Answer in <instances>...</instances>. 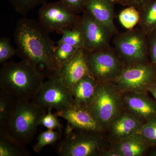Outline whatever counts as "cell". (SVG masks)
<instances>
[{
  "label": "cell",
  "mask_w": 156,
  "mask_h": 156,
  "mask_svg": "<svg viewBox=\"0 0 156 156\" xmlns=\"http://www.w3.org/2000/svg\"><path fill=\"white\" fill-rule=\"evenodd\" d=\"M49 33L40 22L24 17L17 21L14 34L16 54L48 78L58 73L54 57L56 47Z\"/></svg>",
  "instance_id": "cell-1"
},
{
  "label": "cell",
  "mask_w": 156,
  "mask_h": 156,
  "mask_svg": "<svg viewBox=\"0 0 156 156\" xmlns=\"http://www.w3.org/2000/svg\"><path fill=\"white\" fill-rule=\"evenodd\" d=\"M0 69V88L20 100H31L44 84L45 76L28 62H9Z\"/></svg>",
  "instance_id": "cell-2"
},
{
  "label": "cell",
  "mask_w": 156,
  "mask_h": 156,
  "mask_svg": "<svg viewBox=\"0 0 156 156\" xmlns=\"http://www.w3.org/2000/svg\"><path fill=\"white\" fill-rule=\"evenodd\" d=\"M46 109L32 100L17 99L14 113L0 134L20 145L25 146L32 141Z\"/></svg>",
  "instance_id": "cell-3"
},
{
  "label": "cell",
  "mask_w": 156,
  "mask_h": 156,
  "mask_svg": "<svg viewBox=\"0 0 156 156\" xmlns=\"http://www.w3.org/2000/svg\"><path fill=\"white\" fill-rule=\"evenodd\" d=\"M99 133L73 128L68 124L57 146V153L62 156H102L104 144Z\"/></svg>",
  "instance_id": "cell-4"
},
{
  "label": "cell",
  "mask_w": 156,
  "mask_h": 156,
  "mask_svg": "<svg viewBox=\"0 0 156 156\" xmlns=\"http://www.w3.org/2000/svg\"><path fill=\"white\" fill-rule=\"evenodd\" d=\"M121 94L112 82H98L95 93L87 108L102 129L108 127L122 112Z\"/></svg>",
  "instance_id": "cell-5"
},
{
  "label": "cell",
  "mask_w": 156,
  "mask_h": 156,
  "mask_svg": "<svg viewBox=\"0 0 156 156\" xmlns=\"http://www.w3.org/2000/svg\"><path fill=\"white\" fill-rule=\"evenodd\" d=\"M115 36L114 49L125 66L148 62L147 36L139 27Z\"/></svg>",
  "instance_id": "cell-6"
},
{
  "label": "cell",
  "mask_w": 156,
  "mask_h": 156,
  "mask_svg": "<svg viewBox=\"0 0 156 156\" xmlns=\"http://www.w3.org/2000/svg\"><path fill=\"white\" fill-rule=\"evenodd\" d=\"M86 58L90 74L97 82H115L126 67L110 47L92 52L86 50Z\"/></svg>",
  "instance_id": "cell-7"
},
{
  "label": "cell",
  "mask_w": 156,
  "mask_h": 156,
  "mask_svg": "<svg viewBox=\"0 0 156 156\" xmlns=\"http://www.w3.org/2000/svg\"><path fill=\"white\" fill-rule=\"evenodd\" d=\"M114 82L120 94L145 92L156 83V70L149 62L126 66Z\"/></svg>",
  "instance_id": "cell-8"
},
{
  "label": "cell",
  "mask_w": 156,
  "mask_h": 156,
  "mask_svg": "<svg viewBox=\"0 0 156 156\" xmlns=\"http://www.w3.org/2000/svg\"><path fill=\"white\" fill-rule=\"evenodd\" d=\"M32 100L47 111L54 108L56 112L61 111L74 105L70 90L58 76L48 78Z\"/></svg>",
  "instance_id": "cell-9"
},
{
  "label": "cell",
  "mask_w": 156,
  "mask_h": 156,
  "mask_svg": "<svg viewBox=\"0 0 156 156\" xmlns=\"http://www.w3.org/2000/svg\"><path fill=\"white\" fill-rule=\"evenodd\" d=\"M39 22L49 32L62 33L74 27L80 16L61 1L46 3L39 10Z\"/></svg>",
  "instance_id": "cell-10"
},
{
  "label": "cell",
  "mask_w": 156,
  "mask_h": 156,
  "mask_svg": "<svg viewBox=\"0 0 156 156\" xmlns=\"http://www.w3.org/2000/svg\"><path fill=\"white\" fill-rule=\"evenodd\" d=\"M76 26L82 33L84 48L87 52H94L110 47V42L114 35L86 10L80 16Z\"/></svg>",
  "instance_id": "cell-11"
},
{
  "label": "cell",
  "mask_w": 156,
  "mask_h": 156,
  "mask_svg": "<svg viewBox=\"0 0 156 156\" xmlns=\"http://www.w3.org/2000/svg\"><path fill=\"white\" fill-rule=\"evenodd\" d=\"M123 108L141 122L156 116V103L145 92L121 93Z\"/></svg>",
  "instance_id": "cell-12"
},
{
  "label": "cell",
  "mask_w": 156,
  "mask_h": 156,
  "mask_svg": "<svg viewBox=\"0 0 156 156\" xmlns=\"http://www.w3.org/2000/svg\"><path fill=\"white\" fill-rule=\"evenodd\" d=\"M90 74L84 48L79 49L72 58L62 64L58 73V77L70 90L82 78Z\"/></svg>",
  "instance_id": "cell-13"
},
{
  "label": "cell",
  "mask_w": 156,
  "mask_h": 156,
  "mask_svg": "<svg viewBox=\"0 0 156 156\" xmlns=\"http://www.w3.org/2000/svg\"><path fill=\"white\" fill-rule=\"evenodd\" d=\"M55 115L65 119L73 128L98 132L103 130L87 108L74 105L64 110L56 112Z\"/></svg>",
  "instance_id": "cell-14"
},
{
  "label": "cell",
  "mask_w": 156,
  "mask_h": 156,
  "mask_svg": "<svg viewBox=\"0 0 156 156\" xmlns=\"http://www.w3.org/2000/svg\"><path fill=\"white\" fill-rule=\"evenodd\" d=\"M112 0H86L84 10L104 26L114 36L118 33L114 23L115 5Z\"/></svg>",
  "instance_id": "cell-15"
},
{
  "label": "cell",
  "mask_w": 156,
  "mask_h": 156,
  "mask_svg": "<svg viewBox=\"0 0 156 156\" xmlns=\"http://www.w3.org/2000/svg\"><path fill=\"white\" fill-rule=\"evenodd\" d=\"M143 124L127 112H121L109 125L110 134L115 141L136 134Z\"/></svg>",
  "instance_id": "cell-16"
},
{
  "label": "cell",
  "mask_w": 156,
  "mask_h": 156,
  "mask_svg": "<svg viewBox=\"0 0 156 156\" xmlns=\"http://www.w3.org/2000/svg\"><path fill=\"white\" fill-rule=\"evenodd\" d=\"M98 82L91 74L86 76L71 89L74 105L88 107L94 95Z\"/></svg>",
  "instance_id": "cell-17"
},
{
  "label": "cell",
  "mask_w": 156,
  "mask_h": 156,
  "mask_svg": "<svg viewBox=\"0 0 156 156\" xmlns=\"http://www.w3.org/2000/svg\"><path fill=\"white\" fill-rule=\"evenodd\" d=\"M150 147L141 135L135 134L116 141L113 149L121 156H141Z\"/></svg>",
  "instance_id": "cell-18"
},
{
  "label": "cell",
  "mask_w": 156,
  "mask_h": 156,
  "mask_svg": "<svg viewBox=\"0 0 156 156\" xmlns=\"http://www.w3.org/2000/svg\"><path fill=\"white\" fill-rule=\"evenodd\" d=\"M138 9V27L147 35L156 33V0H149Z\"/></svg>",
  "instance_id": "cell-19"
},
{
  "label": "cell",
  "mask_w": 156,
  "mask_h": 156,
  "mask_svg": "<svg viewBox=\"0 0 156 156\" xmlns=\"http://www.w3.org/2000/svg\"><path fill=\"white\" fill-rule=\"evenodd\" d=\"M17 99L0 88V131L2 130L10 121Z\"/></svg>",
  "instance_id": "cell-20"
},
{
  "label": "cell",
  "mask_w": 156,
  "mask_h": 156,
  "mask_svg": "<svg viewBox=\"0 0 156 156\" xmlns=\"http://www.w3.org/2000/svg\"><path fill=\"white\" fill-rule=\"evenodd\" d=\"M28 155L29 153L25 146L17 144L0 134V156Z\"/></svg>",
  "instance_id": "cell-21"
},
{
  "label": "cell",
  "mask_w": 156,
  "mask_h": 156,
  "mask_svg": "<svg viewBox=\"0 0 156 156\" xmlns=\"http://www.w3.org/2000/svg\"><path fill=\"white\" fill-rule=\"evenodd\" d=\"M62 37L56 44H65L79 48H84L83 39L80 30L76 25L73 28L62 32Z\"/></svg>",
  "instance_id": "cell-22"
},
{
  "label": "cell",
  "mask_w": 156,
  "mask_h": 156,
  "mask_svg": "<svg viewBox=\"0 0 156 156\" xmlns=\"http://www.w3.org/2000/svg\"><path fill=\"white\" fill-rule=\"evenodd\" d=\"M62 132L60 130L55 131L48 129L39 134L37 142L34 146V151L40 153L46 146L51 145L62 139Z\"/></svg>",
  "instance_id": "cell-23"
},
{
  "label": "cell",
  "mask_w": 156,
  "mask_h": 156,
  "mask_svg": "<svg viewBox=\"0 0 156 156\" xmlns=\"http://www.w3.org/2000/svg\"><path fill=\"white\" fill-rule=\"evenodd\" d=\"M79 49V48L67 44H57L54 52V57L58 71L61 66L72 58Z\"/></svg>",
  "instance_id": "cell-24"
},
{
  "label": "cell",
  "mask_w": 156,
  "mask_h": 156,
  "mask_svg": "<svg viewBox=\"0 0 156 156\" xmlns=\"http://www.w3.org/2000/svg\"><path fill=\"white\" fill-rule=\"evenodd\" d=\"M120 23L125 28L132 29L138 25L140 14L138 9L132 6H128L120 12L119 15Z\"/></svg>",
  "instance_id": "cell-25"
},
{
  "label": "cell",
  "mask_w": 156,
  "mask_h": 156,
  "mask_svg": "<svg viewBox=\"0 0 156 156\" xmlns=\"http://www.w3.org/2000/svg\"><path fill=\"white\" fill-rule=\"evenodd\" d=\"M150 146H156V116L142 124L138 132Z\"/></svg>",
  "instance_id": "cell-26"
},
{
  "label": "cell",
  "mask_w": 156,
  "mask_h": 156,
  "mask_svg": "<svg viewBox=\"0 0 156 156\" xmlns=\"http://www.w3.org/2000/svg\"><path fill=\"white\" fill-rule=\"evenodd\" d=\"M48 0H9L14 10L19 14L25 15L35 8L44 5Z\"/></svg>",
  "instance_id": "cell-27"
},
{
  "label": "cell",
  "mask_w": 156,
  "mask_h": 156,
  "mask_svg": "<svg viewBox=\"0 0 156 156\" xmlns=\"http://www.w3.org/2000/svg\"><path fill=\"white\" fill-rule=\"evenodd\" d=\"M16 54V50L11 45L10 39L7 37L0 39V63L4 64Z\"/></svg>",
  "instance_id": "cell-28"
},
{
  "label": "cell",
  "mask_w": 156,
  "mask_h": 156,
  "mask_svg": "<svg viewBox=\"0 0 156 156\" xmlns=\"http://www.w3.org/2000/svg\"><path fill=\"white\" fill-rule=\"evenodd\" d=\"M57 117L51 112V110H49L42 118L41 125L49 130L57 129L61 131L62 126Z\"/></svg>",
  "instance_id": "cell-29"
},
{
  "label": "cell",
  "mask_w": 156,
  "mask_h": 156,
  "mask_svg": "<svg viewBox=\"0 0 156 156\" xmlns=\"http://www.w3.org/2000/svg\"><path fill=\"white\" fill-rule=\"evenodd\" d=\"M147 41L149 56L156 70V33L148 36Z\"/></svg>",
  "instance_id": "cell-30"
},
{
  "label": "cell",
  "mask_w": 156,
  "mask_h": 156,
  "mask_svg": "<svg viewBox=\"0 0 156 156\" xmlns=\"http://www.w3.org/2000/svg\"><path fill=\"white\" fill-rule=\"evenodd\" d=\"M70 9L77 13L84 11L86 0H60Z\"/></svg>",
  "instance_id": "cell-31"
},
{
  "label": "cell",
  "mask_w": 156,
  "mask_h": 156,
  "mask_svg": "<svg viewBox=\"0 0 156 156\" xmlns=\"http://www.w3.org/2000/svg\"><path fill=\"white\" fill-rule=\"evenodd\" d=\"M149 0H122V5L124 6H132L138 9Z\"/></svg>",
  "instance_id": "cell-32"
},
{
  "label": "cell",
  "mask_w": 156,
  "mask_h": 156,
  "mask_svg": "<svg viewBox=\"0 0 156 156\" xmlns=\"http://www.w3.org/2000/svg\"><path fill=\"white\" fill-rule=\"evenodd\" d=\"M102 156H121L119 154L115 151L113 149L109 150L108 151H104L102 154Z\"/></svg>",
  "instance_id": "cell-33"
},
{
  "label": "cell",
  "mask_w": 156,
  "mask_h": 156,
  "mask_svg": "<svg viewBox=\"0 0 156 156\" xmlns=\"http://www.w3.org/2000/svg\"><path fill=\"white\" fill-rule=\"evenodd\" d=\"M148 91L153 95L156 100V83L150 87L148 89Z\"/></svg>",
  "instance_id": "cell-34"
},
{
  "label": "cell",
  "mask_w": 156,
  "mask_h": 156,
  "mask_svg": "<svg viewBox=\"0 0 156 156\" xmlns=\"http://www.w3.org/2000/svg\"><path fill=\"white\" fill-rule=\"evenodd\" d=\"M113 2H114L115 4H120L122 5V0H112Z\"/></svg>",
  "instance_id": "cell-35"
},
{
  "label": "cell",
  "mask_w": 156,
  "mask_h": 156,
  "mask_svg": "<svg viewBox=\"0 0 156 156\" xmlns=\"http://www.w3.org/2000/svg\"><path fill=\"white\" fill-rule=\"evenodd\" d=\"M151 156H156V149L151 154Z\"/></svg>",
  "instance_id": "cell-36"
}]
</instances>
